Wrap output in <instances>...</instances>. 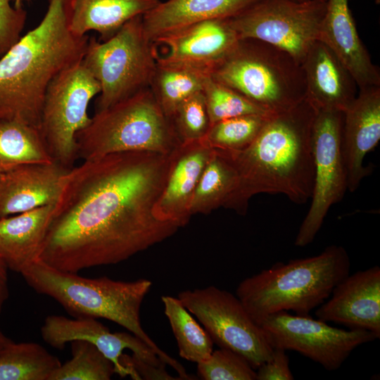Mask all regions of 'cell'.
<instances>
[{"label":"cell","mask_w":380,"mask_h":380,"mask_svg":"<svg viewBox=\"0 0 380 380\" xmlns=\"http://www.w3.org/2000/svg\"><path fill=\"white\" fill-rule=\"evenodd\" d=\"M61 365L37 343L11 341L0 350V380H49Z\"/></svg>","instance_id":"28"},{"label":"cell","mask_w":380,"mask_h":380,"mask_svg":"<svg viewBox=\"0 0 380 380\" xmlns=\"http://www.w3.org/2000/svg\"><path fill=\"white\" fill-rule=\"evenodd\" d=\"M317 109L306 99L271 115L246 148L223 151L238 174V184L224 208L241 215L256 194H281L297 204L312 194L314 161L312 127Z\"/></svg>","instance_id":"2"},{"label":"cell","mask_w":380,"mask_h":380,"mask_svg":"<svg viewBox=\"0 0 380 380\" xmlns=\"http://www.w3.org/2000/svg\"><path fill=\"white\" fill-rule=\"evenodd\" d=\"M239 353L220 348L197 363L198 375L204 380H256V372Z\"/></svg>","instance_id":"34"},{"label":"cell","mask_w":380,"mask_h":380,"mask_svg":"<svg viewBox=\"0 0 380 380\" xmlns=\"http://www.w3.org/2000/svg\"><path fill=\"white\" fill-rule=\"evenodd\" d=\"M99 82L82 61L58 74L43 101L39 130L53 161L72 168L78 159L77 134L91 121V100L99 94Z\"/></svg>","instance_id":"9"},{"label":"cell","mask_w":380,"mask_h":380,"mask_svg":"<svg viewBox=\"0 0 380 380\" xmlns=\"http://www.w3.org/2000/svg\"><path fill=\"white\" fill-rule=\"evenodd\" d=\"M53 161L39 127L18 120H0V173Z\"/></svg>","instance_id":"25"},{"label":"cell","mask_w":380,"mask_h":380,"mask_svg":"<svg viewBox=\"0 0 380 380\" xmlns=\"http://www.w3.org/2000/svg\"><path fill=\"white\" fill-rule=\"evenodd\" d=\"M161 300L179 356L196 364L208 359L213 351L214 343L205 329L178 298L163 296Z\"/></svg>","instance_id":"29"},{"label":"cell","mask_w":380,"mask_h":380,"mask_svg":"<svg viewBox=\"0 0 380 380\" xmlns=\"http://www.w3.org/2000/svg\"><path fill=\"white\" fill-rule=\"evenodd\" d=\"M44 342L62 350L67 343L75 340H84L93 343L113 364L115 374L121 377L136 376L121 362L123 351L130 350L132 356L155 366L165 367L157 354L143 341L130 332H110L109 329L94 318H68L62 315H49L41 327Z\"/></svg>","instance_id":"14"},{"label":"cell","mask_w":380,"mask_h":380,"mask_svg":"<svg viewBox=\"0 0 380 380\" xmlns=\"http://www.w3.org/2000/svg\"><path fill=\"white\" fill-rule=\"evenodd\" d=\"M76 141L83 161L129 151L170 155L181 144L150 87L95 113Z\"/></svg>","instance_id":"6"},{"label":"cell","mask_w":380,"mask_h":380,"mask_svg":"<svg viewBox=\"0 0 380 380\" xmlns=\"http://www.w3.org/2000/svg\"><path fill=\"white\" fill-rule=\"evenodd\" d=\"M11 340L2 332L0 329V350L3 349Z\"/></svg>","instance_id":"38"},{"label":"cell","mask_w":380,"mask_h":380,"mask_svg":"<svg viewBox=\"0 0 380 380\" xmlns=\"http://www.w3.org/2000/svg\"><path fill=\"white\" fill-rule=\"evenodd\" d=\"M8 270L6 263L0 258V314L9 296Z\"/></svg>","instance_id":"37"},{"label":"cell","mask_w":380,"mask_h":380,"mask_svg":"<svg viewBox=\"0 0 380 380\" xmlns=\"http://www.w3.org/2000/svg\"><path fill=\"white\" fill-rule=\"evenodd\" d=\"M169 160L170 155L129 151L70 168L39 259L78 273L120 263L174 235L179 227L153 213Z\"/></svg>","instance_id":"1"},{"label":"cell","mask_w":380,"mask_h":380,"mask_svg":"<svg viewBox=\"0 0 380 380\" xmlns=\"http://www.w3.org/2000/svg\"><path fill=\"white\" fill-rule=\"evenodd\" d=\"M160 0H70L69 26L78 35L94 31L100 41L113 36L132 18L143 15Z\"/></svg>","instance_id":"24"},{"label":"cell","mask_w":380,"mask_h":380,"mask_svg":"<svg viewBox=\"0 0 380 380\" xmlns=\"http://www.w3.org/2000/svg\"><path fill=\"white\" fill-rule=\"evenodd\" d=\"M204 94L210 125L246 115H270L234 89L213 80L210 75L204 86Z\"/></svg>","instance_id":"32"},{"label":"cell","mask_w":380,"mask_h":380,"mask_svg":"<svg viewBox=\"0 0 380 380\" xmlns=\"http://www.w3.org/2000/svg\"><path fill=\"white\" fill-rule=\"evenodd\" d=\"M326 2L258 0L228 18L239 39H255L288 52L301 63L319 39Z\"/></svg>","instance_id":"10"},{"label":"cell","mask_w":380,"mask_h":380,"mask_svg":"<svg viewBox=\"0 0 380 380\" xmlns=\"http://www.w3.org/2000/svg\"><path fill=\"white\" fill-rule=\"evenodd\" d=\"M237 184L238 174L230 158L223 151L213 149L191 200V216L224 208Z\"/></svg>","instance_id":"26"},{"label":"cell","mask_w":380,"mask_h":380,"mask_svg":"<svg viewBox=\"0 0 380 380\" xmlns=\"http://www.w3.org/2000/svg\"><path fill=\"white\" fill-rule=\"evenodd\" d=\"M212 151L201 140L181 143L170 154L166 178L153 207L157 219L179 228L187 224L196 187Z\"/></svg>","instance_id":"17"},{"label":"cell","mask_w":380,"mask_h":380,"mask_svg":"<svg viewBox=\"0 0 380 380\" xmlns=\"http://www.w3.org/2000/svg\"><path fill=\"white\" fill-rule=\"evenodd\" d=\"M350 0H327L319 40L326 44L353 75L359 89L380 86L375 65L357 33Z\"/></svg>","instance_id":"21"},{"label":"cell","mask_w":380,"mask_h":380,"mask_svg":"<svg viewBox=\"0 0 380 380\" xmlns=\"http://www.w3.org/2000/svg\"><path fill=\"white\" fill-rule=\"evenodd\" d=\"M293 1H298V2H303V1H308V0H293ZM319 1H327V0H319Z\"/></svg>","instance_id":"40"},{"label":"cell","mask_w":380,"mask_h":380,"mask_svg":"<svg viewBox=\"0 0 380 380\" xmlns=\"http://www.w3.org/2000/svg\"><path fill=\"white\" fill-rule=\"evenodd\" d=\"M177 298L220 348L242 355L255 369L272 357L262 329L236 296L210 286L181 291Z\"/></svg>","instance_id":"11"},{"label":"cell","mask_w":380,"mask_h":380,"mask_svg":"<svg viewBox=\"0 0 380 380\" xmlns=\"http://www.w3.org/2000/svg\"><path fill=\"white\" fill-rule=\"evenodd\" d=\"M317 319L380 338V268L375 265L347 275L315 311Z\"/></svg>","instance_id":"16"},{"label":"cell","mask_w":380,"mask_h":380,"mask_svg":"<svg viewBox=\"0 0 380 380\" xmlns=\"http://www.w3.org/2000/svg\"><path fill=\"white\" fill-rule=\"evenodd\" d=\"M228 18L198 22L167 33L152 42L156 63L210 70L239 40Z\"/></svg>","instance_id":"15"},{"label":"cell","mask_w":380,"mask_h":380,"mask_svg":"<svg viewBox=\"0 0 380 380\" xmlns=\"http://www.w3.org/2000/svg\"><path fill=\"white\" fill-rule=\"evenodd\" d=\"M343 112L318 110L312 127L314 184L311 203L295 240V246L311 243L331 208L348 190L341 148Z\"/></svg>","instance_id":"12"},{"label":"cell","mask_w":380,"mask_h":380,"mask_svg":"<svg viewBox=\"0 0 380 380\" xmlns=\"http://www.w3.org/2000/svg\"><path fill=\"white\" fill-rule=\"evenodd\" d=\"M210 72L177 64L158 63L150 88L159 106L170 118L177 106L190 96L203 91Z\"/></svg>","instance_id":"27"},{"label":"cell","mask_w":380,"mask_h":380,"mask_svg":"<svg viewBox=\"0 0 380 380\" xmlns=\"http://www.w3.org/2000/svg\"><path fill=\"white\" fill-rule=\"evenodd\" d=\"M258 0H167L144 14L146 37L153 42L167 33L201 21L232 18Z\"/></svg>","instance_id":"23"},{"label":"cell","mask_w":380,"mask_h":380,"mask_svg":"<svg viewBox=\"0 0 380 380\" xmlns=\"http://www.w3.org/2000/svg\"><path fill=\"white\" fill-rule=\"evenodd\" d=\"M70 168L53 161L0 173V219L57 203Z\"/></svg>","instance_id":"19"},{"label":"cell","mask_w":380,"mask_h":380,"mask_svg":"<svg viewBox=\"0 0 380 380\" xmlns=\"http://www.w3.org/2000/svg\"><path fill=\"white\" fill-rule=\"evenodd\" d=\"M142 16L128 20L106 41L89 38L82 62L100 84L96 113L150 87L157 63Z\"/></svg>","instance_id":"8"},{"label":"cell","mask_w":380,"mask_h":380,"mask_svg":"<svg viewBox=\"0 0 380 380\" xmlns=\"http://www.w3.org/2000/svg\"><path fill=\"white\" fill-rule=\"evenodd\" d=\"M54 205L42 206L0 219V258L21 274L39 259Z\"/></svg>","instance_id":"22"},{"label":"cell","mask_w":380,"mask_h":380,"mask_svg":"<svg viewBox=\"0 0 380 380\" xmlns=\"http://www.w3.org/2000/svg\"><path fill=\"white\" fill-rule=\"evenodd\" d=\"M350 269L346 249L331 245L317 255L276 262L246 277L238 285L236 296L258 325L280 311L309 315L330 296Z\"/></svg>","instance_id":"5"},{"label":"cell","mask_w":380,"mask_h":380,"mask_svg":"<svg viewBox=\"0 0 380 380\" xmlns=\"http://www.w3.org/2000/svg\"><path fill=\"white\" fill-rule=\"evenodd\" d=\"M72 357L53 372L49 380H109L115 374L113 362L93 343L71 341Z\"/></svg>","instance_id":"30"},{"label":"cell","mask_w":380,"mask_h":380,"mask_svg":"<svg viewBox=\"0 0 380 380\" xmlns=\"http://www.w3.org/2000/svg\"><path fill=\"white\" fill-rule=\"evenodd\" d=\"M260 326L273 349L296 351L328 371L338 369L355 348L377 338L367 330L334 327L287 311L270 315Z\"/></svg>","instance_id":"13"},{"label":"cell","mask_w":380,"mask_h":380,"mask_svg":"<svg viewBox=\"0 0 380 380\" xmlns=\"http://www.w3.org/2000/svg\"><path fill=\"white\" fill-rule=\"evenodd\" d=\"M271 115H246L214 122L202 141L212 149L242 150L255 140Z\"/></svg>","instance_id":"31"},{"label":"cell","mask_w":380,"mask_h":380,"mask_svg":"<svg viewBox=\"0 0 380 380\" xmlns=\"http://www.w3.org/2000/svg\"><path fill=\"white\" fill-rule=\"evenodd\" d=\"M380 140V86L360 89L343 113L341 148L347 172L348 190L355 191L372 168L364 158Z\"/></svg>","instance_id":"18"},{"label":"cell","mask_w":380,"mask_h":380,"mask_svg":"<svg viewBox=\"0 0 380 380\" xmlns=\"http://www.w3.org/2000/svg\"><path fill=\"white\" fill-rule=\"evenodd\" d=\"M37 293L57 301L75 318H103L126 329L147 344L180 379H191L184 367L160 349L144 330L140 310L152 286L151 281L113 280L107 277L86 278L77 273L57 270L40 259L21 274Z\"/></svg>","instance_id":"4"},{"label":"cell","mask_w":380,"mask_h":380,"mask_svg":"<svg viewBox=\"0 0 380 380\" xmlns=\"http://www.w3.org/2000/svg\"><path fill=\"white\" fill-rule=\"evenodd\" d=\"M48 1L39 23L0 57V120H18L39 128L49 84L84 56L89 37L70 30V0Z\"/></svg>","instance_id":"3"},{"label":"cell","mask_w":380,"mask_h":380,"mask_svg":"<svg viewBox=\"0 0 380 380\" xmlns=\"http://www.w3.org/2000/svg\"><path fill=\"white\" fill-rule=\"evenodd\" d=\"M210 75L270 114L287 110L305 99L300 63L288 52L255 39H240Z\"/></svg>","instance_id":"7"},{"label":"cell","mask_w":380,"mask_h":380,"mask_svg":"<svg viewBox=\"0 0 380 380\" xmlns=\"http://www.w3.org/2000/svg\"><path fill=\"white\" fill-rule=\"evenodd\" d=\"M305 80V99L318 110L344 112L357 96V83L343 63L317 39L300 63Z\"/></svg>","instance_id":"20"},{"label":"cell","mask_w":380,"mask_h":380,"mask_svg":"<svg viewBox=\"0 0 380 380\" xmlns=\"http://www.w3.org/2000/svg\"><path fill=\"white\" fill-rule=\"evenodd\" d=\"M15 6H21V1L23 0H15Z\"/></svg>","instance_id":"39"},{"label":"cell","mask_w":380,"mask_h":380,"mask_svg":"<svg viewBox=\"0 0 380 380\" xmlns=\"http://www.w3.org/2000/svg\"><path fill=\"white\" fill-rule=\"evenodd\" d=\"M27 20V12L11 0H0V57L21 37Z\"/></svg>","instance_id":"35"},{"label":"cell","mask_w":380,"mask_h":380,"mask_svg":"<svg viewBox=\"0 0 380 380\" xmlns=\"http://www.w3.org/2000/svg\"><path fill=\"white\" fill-rule=\"evenodd\" d=\"M289 358L286 350L274 349L272 357L260 365L256 372V380H292Z\"/></svg>","instance_id":"36"},{"label":"cell","mask_w":380,"mask_h":380,"mask_svg":"<svg viewBox=\"0 0 380 380\" xmlns=\"http://www.w3.org/2000/svg\"><path fill=\"white\" fill-rule=\"evenodd\" d=\"M170 119L181 143L202 140L210 126L203 91L180 103Z\"/></svg>","instance_id":"33"}]
</instances>
